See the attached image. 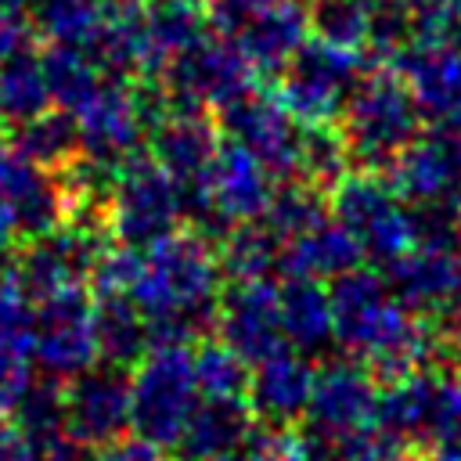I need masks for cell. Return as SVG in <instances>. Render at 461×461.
Masks as SVG:
<instances>
[{"instance_id": "cell-1", "label": "cell", "mask_w": 461, "mask_h": 461, "mask_svg": "<svg viewBox=\"0 0 461 461\" xmlns=\"http://www.w3.org/2000/svg\"><path fill=\"white\" fill-rule=\"evenodd\" d=\"M331 328L346 357L360 360L378 382L403 378L421 367L447 364L439 321L411 313L382 281L378 270L353 267L331 277Z\"/></svg>"}, {"instance_id": "cell-2", "label": "cell", "mask_w": 461, "mask_h": 461, "mask_svg": "<svg viewBox=\"0 0 461 461\" xmlns=\"http://www.w3.org/2000/svg\"><path fill=\"white\" fill-rule=\"evenodd\" d=\"M223 292V270L216 241L191 230H173L140 249L130 299L148 321L151 346L209 339L216 331V310Z\"/></svg>"}, {"instance_id": "cell-3", "label": "cell", "mask_w": 461, "mask_h": 461, "mask_svg": "<svg viewBox=\"0 0 461 461\" xmlns=\"http://www.w3.org/2000/svg\"><path fill=\"white\" fill-rule=\"evenodd\" d=\"M335 126L342 133L353 169L385 173L400 158V151L418 137L421 115L411 101L407 83L396 72L382 68L360 76Z\"/></svg>"}, {"instance_id": "cell-4", "label": "cell", "mask_w": 461, "mask_h": 461, "mask_svg": "<svg viewBox=\"0 0 461 461\" xmlns=\"http://www.w3.org/2000/svg\"><path fill=\"white\" fill-rule=\"evenodd\" d=\"M274 187L277 180L267 173V166L223 137L202 176L180 187L184 220H191V227L209 241H220L234 223L259 220L270 205Z\"/></svg>"}, {"instance_id": "cell-5", "label": "cell", "mask_w": 461, "mask_h": 461, "mask_svg": "<svg viewBox=\"0 0 461 461\" xmlns=\"http://www.w3.org/2000/svg\"><path fill=\"white\" fill-rule=\"evenodd\" d=\"M169 108V97L158 79L133 83L130 76H104L101 86L72 112L79 155L119 166L133 151H140L148 126Z\"/></svg>"}, {"instance_id": "cell-6", "label": "cell", "mask_w": 461, "mask_h": 461, "mask_svg": "<svg viewBox=\"0 0 461 461\" xmlns=\"http://www.w3.org/2000/svg\"><path fill=\"white\" fill-rule=\"evenodd\" d=\"M198 403L194 353L180 342L151 346L130 367V429L133 436L173 450Z\"/></svg>"}, {"instance_id": "cell-7", "label": "cell", "mask_w": 461, "mask_h": 461, "mask_svg": "<svg viewBox=\"0 0 461 461\" xmlns=\"http://www.w3.org/2000/svg\"><path fill=\"white\" fill-rule=\"evenodd\" d=\"M104 220L119 245L148 249L158 238L180 230L184 191L148 151H133L115 166L104 198Z\"/></svg>"}, {"instance_id": "cell-8", "label": "cell", "mask_w": 461, "mask_h": 461, "mask_svg": "<svg viewBox=\"0 0 461 461\" xmlns=\"http://www.w3.org/2000/svg\"><path fill=\"white\" fill-rule=\"evenodd\" d=\"M328 205L375 270L389 267L414 245L411 205L393 191V184L382 173H346L328 191Z\"/></svg>"}, {"instance_id": "cell-9", "label": "cell", "mask_w": 461, "mask_h": 461, "mask_svg": "<svg viewBox=\"0 0 461 461\" xmlns=\"http://www.w3.org/2000/svg\"><path fill=\"white\" fill-rule=\"evenodd\" d=\"M364 76V58L324 40H306L285 65L281 101L303 126H335L353 86Z\"/></svg>"}, {"instance_id": "cell-10", "label": "cell", "mask_w": 461, "mask_h": 461, "mask_svg": "<svg viewBox=\"0 0 461 461\" xmlns=\"http://www.w3.org/2000/svg\"><path fill=\"white\" fill-rule=\"evenodd\" d=\"M169 104L176 108H202V112H220L245 90H252L256 72L238 50L230 36L220 32H202L187 50L176 54V61L158 76Z\"/></svg>"}, {"instance_id": "cell-11", "label": "cell", "mask_w": 461, "mask_h": 461, "mask_svg": "<svg viewBox=\"0 0 461 461\" xmlns=\"http://www.w3.org/2000/svg\"><path fill=\"white\" fill-rule=\"evenodd\" d=\"M32 360L58 382H68L97 364L94 295L86 285L50 292L32 303Z\"/></svg>"}, {"instance_id": "cell-12", "label": "cell", "mask_w": 461, "mask_h": 461, "mask_svg": "<svg viewBox=\"0 0 461 461\" xmlns=\"http://www.w3.org/2000/svg\"><path fill=\"white\" fill-rule=\"evenodd\" d=\"M220 133L256 155L267 173L281 180L299 176V144H303V122L288 112L281 94L267 90H245L230 104L220 108Z\"/></svg>"}, {"instance_id": "cell-13", "label": "cell", "mask_w": 461, "mask_h": 461, "mask_svg": "<svg viewBox=\"0 0 461 461\" xmlns=\"http://www.w3.org/2000/svg\"><path fill=\"white\" fill-rule=\"evenodd\" d=\"M65 400V436L108 447L130 429V371L115 364H90L61 385Z\"/></svg>"}, {"instance_id": "cell-14", "label": "cell", "mask_w": 461, "mask_h": 461, "mask_svg": "<svg viewBox=\"0 0 461 461\" xmlns=\"http://www.w3.org/2000/svg\"><path fill=\"white\" fill-rule=\"evenodd\" d=\"M385 180L407 205L461 209V130L429 126L385 169Z\"/></svg>"}, {"instance_id": "cell-15", "label": "cell", "mask_w": 461, "mask_h": 461, "mask_svg": "<svg viewBox=\"0 0 461 461\" xmlns=\"http://www.w3.org/2000/svg\"><path fill=\"white\" fill-rule=\"evenodd\" d=\"M375 400L378 378L353 357L324 360L313 375L310 403L299 429L313 436H342L375 425Z\"/></svg>"}, {"instance_id": "cell-16", "label": "cell", "mask_w": 461, "mask_h": 461, "mask_svg": "<svg viewBox=\"0 0 461 461\" xmlns=\"http://www.w3.org/2000/svg\"><path fill=\"white\" fill-rule=\"evenodd\" d=\"M385 288L418 317L439 321L461 299V263L457 245L414 241L403 256L378 270Z\"/></svg>"}, {"instance_id": "cell-17", "label": "cell", "mask_w": 461, "mask_h": 461, "mask_svg": "<svg viewBox=\"0 0 461 461\" xmlns=\"http://www.w3.org/2000/svg\"><path fill=\"white\" fill-rule=\"evenodd\" d=\"M216 335L227 342L249 367L285 349L281 313H277V285L263 281H230L220 292Z\"/></svg>"}, {"instance_id": "cell-18", "label": "cell", "mask_w": 461, "mask_h": 461, "mask_svg": "<svg viewBox=\"0 0 461 461\" xmlns=\"http://www.w3.org/2000/svg\"><path fill=\"white\" fill-rule=\"evenodd\" d=\"M0 202L11 209L22 241L54 230L68 216V198L58 173L14 148H0Z\"/></svg>"}, {"instance_id": "cell-19", "label": "cell", "mask_w": 461, "mask_h": 461, "mask_svg": "<svg viewBox=\"0 0 461 461\" xmlns=\"http://www.w3.org/2000/svg\"><path fill=\"white\" fill-rule=\"evenodd\" d=\"M144 151L180 184H194L202 176V169L209 166V158L216 155L223 133H220V122L202 112V108H176L169 104L151 126H148V137H144Z\"/></svg>"}, {"instance_id": "cell-20", "label": "cell", "mask_w": 461, "mask_h": 461, "mask_svg": "<svg viewBox=\"0 0 461 461\" xmlns=\"http://www.w3.org/2000/svg\"><path fill=\"white\" fill-rule=\"evenodd\" d=\"M400 79L429 126L461 130V47H407L400 58Z\"/></svg>"}, {"instance_id": "cell-21", "label": "cell", "mask_w": 461, "mask_h": 461, "mask_svg": "<svg viewBox=\"0 0 461 461\" xmlns=\"http://www.w3.org/2000/svg\"><path fill=\"white\" fill-rule=\"evenodd\" d=\"M313 360L295 353V349H277L267 360L249 367V411L256 421H270V425H299L310 403V389H313Z\"/></svg>"}, {"instance_id": "cell-22", "label": "cell", "mask_w": 461, "mask_h": 461, "mask_svg": "<svg viewBox=\"0 0 461 461\" xmlns=\"http://www.w3.org/2000/svg\"><path fill=\"white\" fill-rule=\"evenodd\" d=\"M439 375L443 367H421L393 382H378V400H375V429L393 443V447H411L421 450L436 403H439Z\"/></svg>"}, {"instance_id": "cell-23", "label": "cell", "mask_w": 461, "mask_h": 461, "mask_svg": "<svg viewBox=\"0 0 461 461\" xmlns=\"http://www.w3.org/2000/svg\"><path fill=\"white\" fill-rule=\"evenodd\" d=\"M310 40V7L303 0H274L267 4L238 36V50L252 65L256 76H281L295 50Z\"/></svg>"}, {"instance_id": "cell-24", "label": "cell", "mask_w": 461, "mask_h": 461, "mask_svg": "<svg viewBox=\"0 0 461 461\" xmlns=\"http://www.w3.org/2000/svg\"><path fill=\"white\" fill-rule=\"evenodd\" d=\"M277 313H281V335L288 349L303 357H317L335 342L331 299L317 277L285 274V281L277 285Z\"/></svg>"}, {"instance_id": "cell-25", "label": "cell", "mask_w": 461, "mask_h": 461, "mask_svg": "<svg viewBox=\"0 0 461 461\" xmlns=\"http://www.w3.org/2000/svg\"><path fill=\"white\" fill-rule=\"evenodd\" d=\"M252 411L249 400H216V396H198L173 454L176 461H212L223 454H234L252 429Z\"/></svg>"}, {"instance_id": "cell-26", "label": "cell", "mask_w": 461, "mask_h": 461, "mask_svg": "<svg viewBox=\"0 0 461 461\" xmlns=\"http://www.w3.org/2000/svg\"><path fill=\"white\" fill-rule=\"evenodd\" d=\"M360 263H364V256H360L357 241L346 234V227L335 216L321 220L317 227H310L281 245V274H292V277L331 281Z\"/></svg>"}, {"instance_id": "cell-27", "label": "cell", "mask_w": 461, "mask_h": 461, "mask_svg": "<svg viewBox=\"0 0 461 461\" xmlns=\"http://www.w3.org/2000/svg\"><path fill=\"white\" fill-rule=\"evenodd\" d=\"M205 32L198 7L184 4H144V29H140V79H158L180 50H187Z\"/></svg>"}, {"instance_id": "cell-28", "label": "cell", "mask_w": 461, "mask_h": 461, "mask_svg": "<svg viewBox=\"0 0 461 461\" xmlns=\"http://www.w3.org/2000/svg\"><path fill=\"white\" fill-rule=\"evenodd\" d=\"M94 342L101 364H115L130 371L151 349V335L140 306L130 295H94Z\"/></svg>"}, {"instance_id": "cell-29", "label": "cell", "mask_w": 461, "mask_h": 461, "mask_svg": "<svg viewBox=\"0 0 461 461\" xmlns=\"http://www.w3.org/2000/svg\"><path fill=\"white\" fill-rule=\"evenodd\" d=\"M216 256L227 281H263L281 270V238L263 220L234 223L216 241Z\"/></svg>"}, {"instance_id": "cell-30", "label": "cell", "mask_w": 461, "mask_h": 461, "mask_svg": "<svg viewBox=\"0 0 461 461\" xmlns=\"http://www.w3.org/2000/svg\"><path fill=\"white\" fill-rule=\"evenodd\" d=\"M104 14H108V0H36L32 4V25L47 40V47H76L90 54L104 29Z\"/></svg>"}, {"instance_id": "cell-31", "label": "cell", "mask_w": 461, "mask_h": 461, "mask_svg": "<svg viewBox=\"0 0 461 461\" xmlns=\"http://www.w3.org/2000/svg\"><path fill=\"white\" fill-rule=\"evenodd\" d=\"M50 104V90H47V72H43V58L32 54L29 47H22L18 54H11L0 65V112L11 126L29 122L36 115H43Z\"/></svg>"}, {"instance_id": "cell-32", "label": "cell", "mask_w": 461, "mask_h": 461, "mask_svg": "<svg viewBox=\"0 0 461 461\" xmlns=\"http://www.w3.org/2000/svg\"><path fill=\"white\" fill-rule=\"evenodd\" d=\"M43 72H47V90H50V104L61 112H76L108 76L97 58L90 50H76V47H47L43 54Z\"/></svg>"}, {"instance_id": "cell-33", "label": "cell", "mask_w": 461, "mask_h": 461, "mask_svg": "<svg viewBox=\"0 0 461 461\" xmlns=\"http://www.w3.org/2000/svg\"><path fill=\"white\" fill-rule=\"evenodd\" d=\"M331 216V205H328V191H321V187H313L310 180H281L277 187H274V194H270V205H267V212L259 216L277 238H281V245L288 241V238H295V234H303V230H310V227H317L321 220H328Z\"/></svg>"}, {"instance_id": "cell-34", "label": "cell", "mask_w": 461, "mask_h": 461, "mask_svg": "<svg viewBox=\"0 0 461 461\" xmlns=\"http://www.w3.org/2000/svg\"><path fill=\"white\" fill-rule=\"evenodd\" d=\"M14 151H22L25 158L58 169L65 166L72 155H79V137H76V119L61 108H47L43 115L18 122L14 126Z\"/></svg>"}, {"instance_id": "cell-35", "label": "cell", "mask_w": 461, "mask_h": 461, "mask_svg": "<svg viewBox=\"0 0 461 461\" xmlns=\"http://www.w3.org/2000/svg\"><path fill=\"white\" fill-rule=\"evenodd\" d=\"M371 7L375 0H317L310 7V32H317V40L331 47L364 58L371 36Z\"/></svg>"}, {"instance_id": "cell-36", "label": "cell", "mask_w": 461, "mask_h": 461, "mask_svg": "<svg viewBox=\"0 0 461 461\" xmlns=\"http://www.w3.org/2000/svg\"><path fill=\"white\" fill-rule=\"evenodd\" d=\"M194 382H198V396L245 400V393H249V364L227 342L205 339L194 349Z\"/></svg>"}, {"instance_id": "cell-37", "label": "cell", "mask_w": 461, "mask_h": 461, "mask_svg": "<svg viewBox=\"0 0 461 461\" xmlns=\"http://www.w3.org/2000/svg\"><path fill=\"white\" fill-rule=\"evenodd\" d=\"M425 461H461V360L443 364L439 403L432 429L421 443Z\"/></svg>"}, {"instance_id": "cell-38", "label": "cell", "mask_w": 461, "mask_h": 461, "mask_svg": "<svg viewBox=\"0 0 461 461\" xmlns=\"http://www.w3.org/2000/svg\"><path fill=\"white\" fill-rule=\"evenodd\" d=\"M349 166V151L342 144L339 126H303V144H299V180H310L321 191H331Z\"/></svg>"}, {"instance_id": "cell-39", "label": "cell", "mask_w": 461, "mask_h": 461, "mask_svg": "<svg viewBox=\"0 0 461 461\" xmlns=\"http://www.w3.org/2000/svg\"><path fill=\"white\" fill-rule=\"evenodd\" d=\"M11 421L36 443V450L65 432V400H61V382L58 378H32L18 407L11 411Z\"/></svg>"}, {"instance_id": "cell-40", "label": "cell", "mask_w": 461, "mask_h": 461, "mask_svg": "<svg viewBox=\"0 0 461 461\" xmlns=\"http://www.w3.org/2000/svg\"><path fill=\"white\" fill-rule=\"evenodd\" d=\"M414 47H461V0H407Z\"/></svg>"}, {"instance_id": "cell-41", "label": "cell", "mask_w": 461, "mask_h": 461, "mask_svg": "<svg viewBox=\"0 0 461 461\" xmlns=\"http://www.w3.org/2000/svg\"><path fill=\"white\" fill-rule=\"evenodd\" d=\"M0 349L32 357V299L14 281L0 288Z\"/></svg>"}, {"instance_id": "cell-42", "label": "cell", "mask_w": 461, "mask_h": 461, "mask_svg": "<svg viewBox=\"0 0 461 461\" xmlns=\"http://www.w3.org/2000/svg\"><path fill=\"white\" fill-rule=\"evenodd\" d=\"M241 461H303L299 432L292 425H270V421H252L238 447Z\"/></svg>"}, {"instance_id": "cell-43", "label": "cell", "mask_w": 461, "mask_h": 461, "mask_svg": "<svg viewBox=\"0 0 461 461\" xmlns=\"http://www.w3.org/2000/svg\"><path fill=\"white\" fill-rule=\"evenodd\" d=\"M32 385V357L0 349V418H11L25 389Z\"/></svg>"}, {"instance_id": "cell-44", "label": "cell", "mask_w": 461, "mask_h": 461, "mask_svg": "<svg viewBox=\"0 0 461 461\" xmlns=\"http://www.w3.org/2000/svg\"><path fill=\"white\" fill-rule=\"evenodd\" d=\"M267 4L274 0H205V14H209V29L220 36H238Z\"/></svg>"}, {"instance_id": "cell-45", "label": "cell", "mask_w": 461, "mask_h": 461, "mask_svg": "<svg viewBox=\"0 0 461 461\" xmlns=\"http://www.w3.org/2000/svg\"><path fill=\"white\" fill-rule=\"evenodd\" d=\"M97 461H176L166 447H155L140 436H122L97 450Z\"/></svg>"}, {"instance_id": "cell-46", "label": "cell", "mask_w": 461, "mask_h": 461, "mask_svg": "<svg viewBox=\"0 0 461 461\" xmlns=\"http://www.w3.org/2000/svg\"><path fill=\"white\" fill-rule=\"evenodd\" d=\"M0 461H40L36 443L11 418H0Z\"/></svg>"}, {"instance_id": "cell-47", "label": "cell", "mask_w": 461, "mask_h": 461, "mask_svg": "<svg viewBox=\"0 0 461 461\" xmlns=\"http://www.w3.org/2000/svg\"><path fill=\"white\" fill-rule=\"evenodd\" d=\"M25 40H29V25H25L22 11H11V7L0 4V65L11 54H18L25 47Z\"/></svg>"}, {"instance_id": "cell-48", "label": "cell", "mask_w": 461, "mask_h": 461, "mask_svg": "<svg viewBox=\"0 0 461 461\" xmlns=\"http://www.w3.org/2000/svg\"><path fill=\"white\" fill-rule=\"evenodd\" d=\"M40 461H97V447L79 443V439H72V436L61 432L58 439H50V443L40 447Z\"/></svg>"}, {"instance_id": "cell-49", "label": "cell", "mask_w": 461, "mask_h": 461, "mask_svg": "<svg viewBox=\"0 0 461 461\" xmlns=\"http://www.w3.org/2000/svg\"><path fill=\"white\" fill-rule=\"evenodd\" d=\"M439 335H443V342H447V349H450V357L454 360H461V299L439 317Z\"/></svg>"}, {"instance_id": "cell-50", "label": "cell", "mask_w": 461, "mask_h": 461, "mask_svg": "<svg viewBox=\"0 0 461 461\" xmlns=\"http://www.w3.org/2000/svg\"><path fill=\"white\" fill-rule=\"evenodd\" d=\"M18 245H22V238H18L14 216H11V209L0 202V256H11Z\"/></svg>"}, {"instance_id": "cell-51", "label": "cell", "mask_w": 461, "mask_h": 461, "mask_svg": "<svg viewBox=\"0 0 461 461\" xmlns=\"http://www.w3.org/2000/svg\"><path fill=\"white\" fill-rule=\"evenodd\" d=\"M382 461H425V454H421V450H411V447H396V450H389Z\"/></svg>"}, {"instance_id": "cell-52", "label": "cell", "mask_w": 461, "mask_h": 461, "mask_svg": "<svg viewBox=\"0 0 461 461\" xmlns=\"http://www.w3.org/2000/svg\"><path fill=\"white\" fill-rule=\"evenodd\" d=\"M144 4H184V7H202L205 0H144Z\"/></svg>"}, {"instance_id": "cell-53", "label": "cell", "mask_w": 461, "mask_h": 461, "mask_svg": "<svg viewBox=\"0 0 461 461\" xmlns=\"http://www.w3.org/2000/svg\"><path fill=\"white\" fill-rule=\"evenodd\" d=\"M4 7H11V11H25V7H32L36 0H0Z\"/></svg>"}, {"instance_id": "cell-54", "label": "cell", "mask_w": 461, "mask_h": 461, "mask_svg": "<svg viewBox=\"0 0 461 461\" xmlns=\"http://www.w3.org/2000/svg\"><path fill=\"white\" fill-rule=\"evenodd\" d=\"M212 461H241V457H238V450H234V454H223V457H212Z\"/></svg>"}, {"instance_id": "cell-55", "label": "cell", "mask_w": 461, "mask_h": 461, "mask_svg": "<svg viewBox=\"0 0 461 461\" xmlns=\"http://www.w3.org/2000/svg\"><path fill=\"white\" fill-rule=\"evenodd\" d=\"M4 126H7V119H4V112H0V140H4Z\"/></svg>"}, {"instance_id": "cell-56", "label": "cell", "mask_w": 461, "mask_h": 461, "mask_svg": "<svg viewBox=\"0 0 461 461\" xmlns=\"http://www.w3.org/2000/svg\"><path fill=\"white\" fill-rule=\"evenodd\" d=\"M457 263H461V238H457Z\"/></svg>"}, {"instance_id": "cell-57", "label": "cell", "mask_w": 461, "mask_h": 461, "mask_svg": "<svg viewBox=\"0 0 461 461\" xmlns=\"http://www.w3.org/2000/svg\"><path fill=\"white\" fill-rule=\"evenodd\" d=\"M0 288H4V270H0Z\"/></svg>"}, {"instance_id": "cell-58", "label": "cell", "mask_w": 461, "mask_h": 461, "mask_svg": "<svg viewBox=\"0 0 461 461\" xmlns=\"http://www.w3.org/2000/svg\"><path fill=\"white\" fill-rule=\"evenodd\" d=\"M389 4H407V0H389Z\"/></svg>"}]
</instances>
